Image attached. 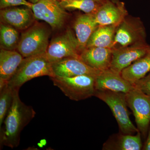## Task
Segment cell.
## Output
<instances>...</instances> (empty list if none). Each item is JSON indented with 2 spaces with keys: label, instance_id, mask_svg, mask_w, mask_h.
<instances>
[{
  "label": "cell",
  "instance_id": "6da1fadb",
  "mask_svg": "<svg viewBox=\"0 0 150 150\" xmlns=\"http://www.w3.org/2000/svg\"><path fill=\"white\" fill-rule=\"evenodd\" d=\"M14 89L12 104L0 129V146L11 149L17 147L20 142L21 134L35 117L36 112L33 107L22 102L18 89Z\"/></svg>",
  "mask_w": 150,
  "mask_h": 150
},
{
  "label": "cell",
  "instance_id": "7a4b0ae2",
  "mask_svg": "<svg viewBox=\"0 0 150 150\" xmlns=\"http://www.w3.org/2000/svg\"><path fill=\"white\" fill-rule=\"evenodd\" d=\"M43 76H55L52 64L45 54L24 58L8 85L11 88L19 90L28 81Z\"/></svg>",
  "mask_w": 150,
  "mask_h": 150
},
{
  "label": "cell",
  "instance_id": "3957f363",
  "mask_svg": "<svg viewBox=\"0 0 150 150\" xmlns=\"http://www.w3.org/2000/svg\"><path fill=\"white\" fill-rule=\"evenodd\" d=\"M96 77L83 75L73 77H50L54 85L66 96L74 101H80L94 96Z\"/></svg>",
  "mask_w": 150,
  "mask_h": 150
},
{
  "label": "cell",
  "instance_id": "277c9868",
  "mask_svg": "<svg viewBox=\"0 0 150 150\" xmlns=\"http://www.w3.org/2000/svg\"><path fill=\"white\" fill-rule=\"evenodd\" d=\"M94 96L109 106L123 134H133L139 132L130 120L126 93L109 91H96Z\"/></svg>",
  "mask_w": 150,
  "mask_h": 150
},
{
  "label": "cell",
  "instance_id": "5b68a950",
  "mask_svg": "<svg viewBox=\"0 0 150 150\" xmlns=\"http://www.w3.org/2000/svg\"><path fill=\"white\" fill-rule=\"evenodd\" d=\"M49 37L45 26L34 24L22 33L17 50L24 58L46 54Z\"/></svg>",
  "mask_w": 150,
  "mask_h": 150
},
{
  "label": "cell",
  "instance_id": "8992f818",
  "mask_svg": "<svg viewBox=\"0 0 150 150\" xmlns=\"http://www.w3.org/2000/svg\"><path fill=\"white\" fill-rule=\"evenodd\" d=\"M80 54L76 35L68 30L51 40L45 55L48 61L53 63L69 57L80 59Z\"/></svg>",
  "mask_w": 150,
  "mask_h": 150
},
{
  "label": "cell",
  "instance_id": "52a82bcc",
  "mask_svg": "<svg viewBox=\"0 0 150 150\" xmlns=\"http://www.w3.org/2000/svg\"><path fill=\"white\" fill-rule=\"evenodd\" d=\"M31 9L35 18L46 22L54 30L62 28L68 16L59 0H38Z\"/></svg>",
  "mask_w": 150,
  "mask_h": 150
},
{
  "label": "cell",
  "instance_id": "ba28073f",
  "mask_svg": "<svg viewBox=\"0 0 150 150\" xmlns=\"http://www.w3.org/2000/svg\"><path fill=\"white\" fill-rule=\"evenodd\" d=\"M126 99L134 113L138 130L145 133L150 122V96L134 87L126 93Z\"/></svg>",
  "mask_w": 150,
  "mask_h": 150
},
{
  "label": "cell",
  "instance_id": "9c48e42d",
  "mask_svg": "<svg viewBox=\"0 0 150 150\" xmlns=\"http://www.w3.org/2000/svg\"><path fill=\"white\" fill-rule=\"evenodd\" d=\"M144 34L139 21L126 16L117 26L112 49L143 43Z\"/></svg>",
  "mask_w": 150,
  "mask_h": 150
},
{
  "label": "cell",
  "instance_id": "30bf717a",
  "mask_svg": "<svg viewBox=\"0 0 150 150\" xmlns=\"http://www.w3.org/2000/svg\"><path fill=\"white\" fill-rule=\"evenodd\" d=\"M149 51L143 43L112 49L110 69L121 74L124 69L144 56Z\"/></svg>",
  "mask_w": 150,
  "mask_h": 150
},
{
  "label": "cell",
  "instance_id": "8fae6325",
  "mask_svg": "<svg viewBox=\"0 0 150 150\" xmlns=\"http://www.w3.org/2000/svg\"><path fill=\"white\" fill-rule=\"evenodd\" d=\"M51 64L55 76L73 77L83 75L96 76L101 72L89 67L80 59L74 57L65 58Z\"/></svg>",
  "mask_w": 150,
  "mask_h": 150
},
{
  "label": "cell",
  "instance_id": "7c38bea8",
  "mask_svg": "<svg viewBox=\"0 0 150 150\" xmlns=\"http://www.w3.org/2000/svg\"><path fill=\"white\" fill-rule=\"evenodd\" d=\"M0 17L1 22L21 30H25L33 25L35 18L32 9L25 6L2 9Z\"/></svg>",
  "mask_w": 150,
  "mask_h": 150
},
{
  "label": "cell",
  "instance_id": "4fadbf2b",
  "mask_svg": "<svg viewBox=\"0 0 150 150\" xmlns=\"http://www.w3.org/2000/svg\"><path fill=\"white\" fill-rule=\"evenodd\" d=\"M96 91H109L126 93L134 88L133 85L121 74L109 69L102 71L96 77Z\"/></svg>",
  "mask_w": 150,
  "mask_h": 150
},
{
  "label": "cell",
  "instance_id": "5bb4252c",
  "mask_svg": "<svg viewBox=\"0 0 150 150\" xmlns=\"http://www.w3.org/2000/svg\"><path fill=\"white\" fill-rule=\"evenodd\" d=\"M93 15L99 25H118L126 16V11L123 3L106 0Z\"/></svg>",
  "mask_w": 150,
  "mask_h": 150
},
{
  "label": "cell",
  "instance_id": "9a60e30c",
  "mask_svg": "<svg viewBox=\"0 0 150 150\" xmlns=\"http://www.w3.org/2000/svg\"><path fill=\"white\" fill-rule=\"evenodd\" d=\"M112 52V48L89 47L81 52L80 59L89 67L102 71L110 69Z\"/></svg>",
  "mask_w": 150,
  "mask_h": 150
},
{
  "label": "cell",
  "instance_id": "2e32d148",
  "mask_svg": "<svg viewBox=\"0 0 150 150\" xmlns=\"http://www.w3.org/2000/svg\"><path fill=\"white\" fill-rule=\"evenodd\" d=\"M18 51L1 49L0 51V89L7 85L23 60Z\"/></svg>",
  "mask_w": 150,
  "mask_h": 150
},
{
  "label": "cell",
  "instance_id": "e0dca14e",
  "mask_svg": "<svg viewBox=\"0 0 150 150\" xmlns=\"http://www.w3.org/2000/svg\"><path fill=\"white\" fill-rule=\"evenodd\" d=\"M98 26L93 15L91 14L79 16L75 21L74 28L81 53L85 49L92 34Z\"/></svg>",
  "mask_w": 150,
  "mask_h": 150
},
{
  "label": "cell",
  "instance_id": "ac0fdd59",
  "mask_svg": "<svg viewBox=\"0 0 150 150\" xmlns=\"http://www.w3.org/2000/svg\"><path fill=\"white\" fill-rule=\"evenodd\" d=\"M118 26L99 25L92 34L86 48L98 47L112 48Z\"/></svg>",
  "mask_w": 150,
  "mask_h": 150
},
{
  "label": "cell",
  "instance_id": "d6986e66",
  "mask_svg": "<svg viewBox=\"0 0 150 150\" xmlns=\"http://www.w3.org/2000/svg\"><path fill=\"white\" fill-rule=\"evenodd\" d=\"M150 71V50L121 71L122 76L132 84L145 77Z\"/></svg>",
  "mask_w": 150,
  "mask_h": 150
},
{
  "label": "cell",
  "instance_id": "ffe728a7",
  "mask_svg": "<svg viewBox=\"0 0 150 150\" xmlns=\"http://www.w3.org/2000/svg\"><path fill=\"white\" fill-rule=\"evenodd\" d=\"M141 135L138 132L137 135L125 134L118 136L113 144L104 145L106 149L119 150H140L142 148Z\"/></svg>",
  "mask_w": 150,
  "mask_h": 150
},
{
  "label": "cell",
  "instance_id": "44dd1931",
  "mask_svg": "<svg viewBox=\"0 0 150 150\" xmlns=\"http://www.w3.org/2000/svg\"><path fill=\"white\" fill-rule=\"evenodd\" d=\"M16 28L9 25L1 23L0 26V43L1 49L15 50L20 39Z\"/></svg>",
  "mask_w": 150,
  "mask_h": 150
},
{
  "label": "cell",
  "instance_id": "7402d4cb",
  "mask_svg": "<svg viewBox=\"0 0 150 150\" xmlns=\"http://www.w3.org/2000/svg\"><path fill=\"white\" fill-rule=\"evenodd\" d=\"M60 2L66 9H78L92 15L95 14L102 4L94 0H66Z\"/></svg>",
  "mask_w": 150,
  "mask_h": 150
},
{
  "label": "cell",
  "instance_id": "603a6c76",
  "mask_svg": "<svg viewBox=\"0 0 150 150\" xmlns=\"http://www.w3.org/2000/svg\"><path fill=\"white\" fill-rule=\"evenodd\" d=\"M14 89L8 85L0 89V129L10 109L13 99Z\"/></svg>",
  "mask_w": 150,
  "mask_h": 150
},
{
  "label": "cell",
  "instance_id": "cb8c5ba5",
  "mask_svg": "<svg viewBox=\"0 0 150 150\" xmlns=\"http://www.w3.org/2000/svg\"><path fill=\"white\" fill-rule=\"evenodd\" d=\"M33 4L26 0H0V8L2 9L11 7L25 6L32 8Z\"/></svg>",
  "mask_w": 150,
  "mask_h": 150
},
{
  "label": "cell",
  "instance_id": "d4e9b609",
  "mask_svg": "<svg viewBox=\"0 0 150 150\" xmlns=\"http://www.w3.org/2000/svg\"><path fill=\"white\" fill-rule=\"evenodd\" d=\"M134 87L150 96V75L133 84Z\"/></svg>",
  "mask_w": 150,
  "mask_h": 150
},
{
  "label": "cell",
  "instance_id": "484cf974",
  "mask_svg": "<svg viewBox=\"0 0 150 150\" xmlns=\"http://www.w3.org/2000/svg\"><path fill=\"white\" fill-rule=\"evenodd\" d=\"M144 149L145 150H150V132L146 143L145 144Z\"/></svg>",
  "mask_w": 150,
  "mask_h": 150
},
{
  "label": "cell",
  "instance_id": "4316f807",
  "mask_svg": "<svg viewBox=\"0 0 150 150\" xmlns=\"http://www.w3.org/2000/svg\"><path fill=\"white\" fill-rule=\"evenodd\" d=\"M94 1H95L96 2L99 3L100 4H102L103 3H104L106 0H94Z\"/></svg>",
  "mask_w": 150,
  "mask_h": 150
},
{
  "label": "cell",
  "instance_id": "83f0119b",
  "mask_svg": "<svg viewBox=\"0 0 150 150\" xmlns=\"http://www.w3.org/2000/svg\"><path fill=\"white\" fill-rule=\"evenodd\" d=\"M30 2L32 3V4H35V3L37 2L38 0H28Z\"/></svg>",
  "mask_w": 150,
  "mask_h": 150
},
{
  "label": "cell",
  "instance_id": "f1b7e54d",
  "mask_svg": "<svg viewBox=\"0 0 150 150\" xmlns=\"http://www.w3.org/2000/svg\"><path fill=\"white\" fill-rule=\"evenodd\" d=\"M109 1H111L112 2L115 3V4H117L119 2V0H109Z\"/></svg>",
  "mask_w": 150,
  "mask_h": 150
},
{
  "label": "cell",
  "instance_id": "f546056e",
  "mask_svg": "<svg viewBox=\"0 0 150 150\" xmlns=\"http://www.w3.org/2000/svg\"><path fill=\"white\" fill-rule=\"evenodd\" d=\"M60 1H66V0H59Z\"/></svg>",
  "mask_w": 150,
  "mask_h": 150
}]
</instances>
